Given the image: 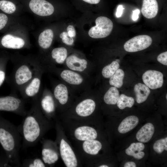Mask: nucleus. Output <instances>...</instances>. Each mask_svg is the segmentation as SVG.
<instances>
[{
	"mask_svg": "<svg viewBox=\"0 0 167 167\" xmlns=\"http://www.w3.org/2000/svg\"><path fill=\"white\" fill-rule=\"evenodd\" d=\"M38 97L33 100L32 106L27 111L21 123L18 126L24 148L33 146L40 140L49 124L42 112Z\"/></svg>",
	"mask_w": 167,
	"mask_h": 167,
	"instance_id": "1",
	"label": "nucleus"
},
{
	"mask_svg": "<svg viewBox=\"0 0 167 167\" xmlns=\"http://www.w3.org/2000/svg\"><path fill=\"white\" fill-rule=\"evenodd\" d=\"M22 139L18 126L0 115V143L11 165L21 166L19 152Z\"/></svg>",
	"mask_w": 167,
	"mask_h": 167,
	"instance_id": "2",
	"label": "nucleus"
},
{
	"mask_svg": "<svg viewBox=\"0 0 167 167\" xmlns=\"http://www.w3.org/2000/svg\"><path fill=\"white\" fill-rule=\"evenodd\" d=\"M42 68L41 66H30L26 64L17 66L12 76L15 86L20 90Z\"/></svg>",
	"mask_w": 167,
	"mask_h": 167,
	"instance_id": "3",
	"label": "nucleus"
},
{
	"mask_svg": "<svg viewBox=\"0 0 167 167\" xmlns=\"http://www.w3.org/2000/svg\"><path fill=\"white\" fill-rule=\"evenodd\" d=\"M25 103V100L15 95L0 96V111L12 112L24 117L28 111Z\"/></svg>",
	"mask_w": 167,
	"mask_h": 167,
	"instance_id": "4",
	"label": "nucleus"
},
{
	"mask_svg": "<svg viewBox=\"0 0 167 167\" xmlns=\"http://www.w3.org/2000/svg\"><path fill=\"white\" fill-rule=\"evenodd\" d=\"M96 25L92 27L88 34L94 38L106 37L111 33L113 28V24L109 18L104 16L97 18L95 20Z\"/></svg>",
	"mask_w": 167,
	"mask_h": 167,
	"instance_id": "5",
	"label": "nucleus"
},
{
	"mask_svg": "<svg viewBox=\"0 0 167 167\" xmlns=\"http://www.w3.org/2000/svg\"><path fill=\"white\" fill-rule=\"evenodd\" d=\"M43 70H40L33 78L20 90L22 98H31L34 100L38 97L41 87V76Z\"/></svg>",
	"mask_w": 167,
	"mask_h": 167,
	"instance_id": "6",
	"label": "nucleus"
},
{
	"mask_svg": "<svg viewBox=\"0 0 167 167\" xmlns=\"http://www.w3.org/2000/svg\"><path fill=\"white\" fill-rule=\"evenodd\" d=\"M152 38L147 35H140L127 41L124 45L125 51L135 52L144 50L148 47L152 43Z\"/></svg>",
	"mask_w": 167,
	"mask_h": 167,
	"instance_id": "7",
	"label": "nucleus"
},
{
	"mask_svg": "<svg viewBox=\"0 0 167 167\" xmlns=\"http://www.w3.org/2000/svg\"><path fill=\"white\" fill-rule=\"evenodd\" d=\"M142 79L145 84L152 89L161 88L164 82L163 74L155 70H148L146 71L142 75Z\"/></svg>",
	"mask_w": 167,
	"mask_h": 167,
	"instance_id": "8",
	"label": "nucleus"
},
{
	"mask_svg": "<svg viewBox=\"0 0 167 167\" xmlns=\"http://www.w3.org/2000/svg\"><path fill=\"white\" fill-rule=\"evenodd\" d=\"M40 109L44 115L50 117L55 109V104L54 96L49 92L45 91L41 96L38 97Z\"/></svg>",
	"mask_w": 167,
	"mask_h": 167,
	"instance_id": "9",
	"label": "nucleus"
},
{
	"mask_svg": "<svg viewBox=\"0 0 167 167\" xmlns=\"http://www.w3.org/2000/svg\"><path fill=\"white\" fill-rule=\"evenodd\" d=\"M59 150L61 157L66 167H76L77 166V161L73 150L63 138L60 142Z\"/></svg>",
	"mask_w": 167,
	"mask_h": 167,
	"instance_id": "10",
	"label": "nucleus"
},
{
	"mask_svg": "<svg viewBox=\"0 0 167 167\" xmlns=\"http://www.w3.org/2000/svg\"><path fill=\"white\" fill-rule=\"evenodd\" d=\"M29 6L33 13L41 16L51 15L54 11L52 4L45 0H31Z\"/></svg>",
	"mask_w": 167,
	"mask_h": 167,
	"instance_id": "11",
	"label": "nucleus"
},
{
	"mask_svg": "<svg viewBox=\"0 0 167 167\" xmlns=\"http://www.w3.org/2000/svg\"><path fill=\"white\" fill-rule=\"evenodd\" d=\"M41 159L45 164L51 165L54 164L58 159V155L52 143L49 141L44 140L42 142Z\"/></svg>",
	"mask_w": 167,
	"mask_h": 167,
	"instance_id": "12",
	"label": "nucleus"
},
{
	"mask_svg": "<svg viewBox=\"0 0 167 167\" xmlns=\"http://www.w3.org/2000/svg\"><path fill=\"white\" fill-rule=\"evenodd\" d=\"M65 62L66 66L69 69L77 72L84 71L88 66V63L86 60L80 58L74 55L67 57Z\"/></svg>",
	"mask_w": 167,
	"mask_h": 167,
	"instance_id": "13",
	"label": "nucleus"
},
{
	"mask_svg": "<svg viewBox=\"0 0 167 167\" xmlns=\"http://www.w3.org/2000/svg\"><path fill=\"white\" fill-rule=\"evenodd\" d=\"M59 75L63 81L71 85H79L84 82V79L80 74L69 69L61 71Z\"/></svg>",
	"mask_w": 167,
	"mask_h": 167,
	"instance_id": "14",
	"label": "nucleus"
},
{
	"mask_svg": "<svg viewBox=\"0 0 167 167\" xmlns=\"http://www.w3.org/2000/svg\"><path fill=\"white\" fill-rule=\"evenodd\" d=\"M74 135L78 140L85 141L95 139L97 137V133L94 128L88 126H83L75 130Z\"/></svg>",
	"mask_w": 167,
	"mask_h": 167,
	"instance_id": "15",
	"label": "nucleus"
},
{
	"mask_svg": "<svg viewBox=\"0 0 167 167\" xmlns=\"http://www.w3.org/2000/svg\"><path fill=\"white\" fill-rule=\"evenodd\" d=\"M96 104L94 100L87 99L79 103L75 108V112L79 116L86 117L91 115L94 111Z\"/></svg>",
	"mask_w": 167,
	"mask_h": 167,
	"instance_id": "16",
	"label": "nucleus"
},
{
	"mask_svg": "<svg viewBox=\"0 0 167 167\" xmlns=\"http://www.w3.org/2000/svg\"><path fill=\"white\" fill-rule=\"evenodd\" d=\"M158 11V5L156 0H143L141 13L147 19L155 17Z\"/></svg>",
	"mask_w": 167,
	"mask_h": 167,
	"instance_id": "17",
	"label": "nucleus"
},
{
	"mask_svg": "<svg viewBox=\"0 0 167 167\" xmlns=\"http://www.w3.org/2000/svg\"><path fill=\"white\" fill-rule=\"evenodd\" d=\"M1 43L5 48L14 49H19L23 48L25 44L22 38L11 34H7L2 38Z\"/></svg>",
	"mask_w": 167,
	"mask_h": 167,
	"instance_id": "18",
	"label": "nucleus"
},
{
	"mask_svg": "<svg viewBox=\"0 0 167 167\" xmlns=\"http://www.w3.org/2000/svg\"><path fill=\"white\" fill-rule=\"evenodd\" d=\"M53 95L54 99L60 104L65 105L69 98V91L67 86L62 83L58 84L54 87Z\"/></svg>",
	"mask_w": 167,
	"mask_h": 167,
	"instance_id": "19",
	"label": "nucleus"
},
{
	"mask_svg": "<svg viewBox=\"0 0 167 167\" xmlns=\"http://www.w3.org/2000/svg\"><path fill=\"white\" fill-rule=\"evenodd\" d=\"M154 127L151 123L145 124L138 131L136 138L139 142L145 143L148 142L152 138L154 132Z\"/></svg>",
	"mask_w": 167,
	"mask_h": 167,
	"instance_id": "20",
	"label": "nucleus"
},
{
	"mask_svg": "<svg viewBox=\"0 0 167 167\" xmlns=\"http://www.w3.org/2000/svg\"><path fill=\"white\" fill-rule=\"evenodd\" d=\"M139 122V120L137 116L134 115L129 116L121 122L118 127V131L122 134L127 133L135 128Z\"/></svg>",
	"mask_w": 167,
	"mask_h": 167,
	"instance_id": "21",
	"label": "nucleus"
},
{
	"mask_svg": "<svg viewBox=\"0 0 167 167\" xmlns=\"http://www.w3.org/2000/svg\"><path fill=\"white\" fill-rule=\"evenodd\" d=\"M136 100L138 103L145 101L150 93L149 88L145 84L141 83L136 84L134 87Z\"/></svg>",
	"mask_w": 167,
	"mask_h": 167,
	"instance_id": "22",
	"label": "nucleus"
},
{
	"mask_svg": "<svg viewBox=\"0 0 167 167\" xmlns=\"http://www.w3.org/2000/svg\"><path fill=\"white\" fill-rule=\"evenodd\" d=\"M54 33L51 29L45 30L39 36L38 42L39 46L43 49L49 48L51 45Z\"/></svg>",
	"mask_w": 167,
	"mask_h": 167,
	"instance_id": "23",
	"label": "nucleus"
},
{
	"mask_svg": "<svg viewBox=\"0 0 167 167\" xmlns=\"http://www.w3.org/2000/svg\"><path fill=\"white\" fill-rule=\"evenodd\" d=\"M101 143L95 139L85 141L83 144V148L84 151L88 154L91 155L97 154L102 148Z\"/></svg>",
	"mask_w": 167,
	"mask_h": 167,
	"instance_id": "24",
	"label": "nucleus"
},
{
	"mask_svg": "<svg viewBox=\"0 0 167 167\" xmlns=\"http://www.w3.org/2000/svg\"><path fill=\"white\" fill-rule=\"evenodd\" d=\"M119 96V91L117 88L112 86L105 93L104 100L108 105H114L117 104Z\"/></svg>",
	"mask_w": 167,
	"mask_h": 167,
	"instance_id": "25",
	"label": "nucleus"
},
{
	"mask_svg": "<svg viewBox=\"0 0 167 167\" xmlns=\"http://www.w3.org/2000/svg\"><path fill=\"white\" fill-rule=\"evenodd\" d=\"M67 50L63 47L55 48L53 49L51 52L52 58L58 64L63 63L67 58Z\"/></svg>",
	"mask_w": 167,
	"mask_h": 167,
	"instance_id": "26",
	"label": "nucleus"
},
{
	"mask_svg": "<svg viewBox=\"0 0 167 167\" xmlns=\"http://www.w3.org/2000/svg\"><path fill=\"white\" fill-rule=\"evenodd\" d=\"M124 77V71L119 68L115 73L109 78V83L110 85L116 88H120L123 84Z\"/></svg>",
	"mask_w": 167,
	"mask_h": 167,
	"instance_id": "27",
	"label": "nucleus"
},
{
	"mask_svg": "<svg viewBox=\"0 0 167 167\" xmlns=\"http://www.w3.org/2000/svg\"><path fill=\"white\" fill-rule=\"evenodd\" d=\"M119 66L118 62L116 61H113L103 67L101 72L102 76L105 78H109L115 73Z\"/></svg>",
	"mask_w": 167,
	"mask_h": 167,
	"instance_id": "28",
	"label": "nucleus"
},
{
	"mask_svg": "<svg viewBox=\"0 0 167 167\" xmlns=\"http://www.w3.org/2000/svg\"><path fill=\"white\" fill-rule=\"evenodd\" d=\"M134 102V99L133 97L122 94L119 96L117 104L119 108L122 109L127 107H132Z\"/></svg>",
	"mask_w": 167,
	"mask_h": 167,
	"instance_id": "29",
	"label": "nucleus"
},
{
	"mask_svg": "<svg viewBox=\"0 0 167 167\" xmlns=\"http://www.w3.org/2000/svg\"><path fill=\"white\" fill-rule=\"evenodd\" d=\"M25 167H45L46 165L41 159L38 157L24 160L21 165Z\"/></svg>",
	"mask_w": 167,
	"mask_h": 167,
	"instance_id": "30",
	"label": "nucleus"
},
{
	"mask_svg": "<svg viewBox=\"0 0 167 167\" xmlns=\"http://www.w3.org/2000/svg\"><path fill=\"white\" fill-rule=\"evenodd\" d=\"M144 148V145L142 143H134L126 149L125 152L127 155L133 156L138 152L143 151Z\"/></svg>",
	"mask_w": 167,
	"mask_h": 167,
	"instance_id": "31",
	"label": "nucleus"
},
{
	"mask_svg": "<svg viewBox=\"0 0 167 167\" xmlns=\"http://www.w3.org/2000/svg\"><path fill=\"white\" fill-rule=\"evenodd\" d=\"M0 9L6 13L11 14L15 11L16 7L12 2L2 0L0 1Z\"/></svg>",
	"mask_w": 167,
	"mask_h": 167,
	"instance_id": "32",
	"label": "nucleus"
},
{
	"mask_svg": "<svg viewBox=\"0 0 167 167\" xmlns=\"http://www.w3.org/2000/svg\"><path fill=\"white\" fill-rule=\"evenodd\" d=\"M154 151L158 153H161L164 150H167V137L156 140L153 145Z\"/></svg>",
	"mask_w": 167,
	"mask_h": 167,
	"instance_id": "33",
	"label": "nucleus"
},
{
	"mask_svg": "<svg viewBox=\"0 0 167 167\" xmlns=\"http://www.w3.org/2000/svg\"><path fill=\"white\" fill-rule=\"evenodd\" d=\"M6 62L0 60V87L6 79Z\"/></svg>",
	"mask_w": 167,
	"mask_h": 167,
	"instance_id": "34",
	"label": "nucleus"
},
{
	"mask_svg": "<svg viewBox=\"0 0 167 167\" xmlns=\"http://www.w3.org/2000/svg\"><path fill=\"white\" fill-rule=\"evenodd\" d=\"M60 37L62 38V42L65 44L69 45H72L74 43V39L68 35L67 32H63L60 35Z\"/></svg>",
	"mask_w": 167,
	"mask_h": 167,
	"instance_id": "35",
	"label": "nucleus"
},
{
	"mask_svg": "<svg viewBox=\"0 0 167 167\" xmlns=\"http://www.w3.org/2000/svg\"><path fill=\"white\" fill-rule=\"evenodd\" d=\"M157 60L161 64L167 66V52H165L159 54L157 57Z\"/></svg>",
	"mask_w": 167,
	"mask_h": 167,
	"instance_id": "36",
	"label": "nucleus"
},
{
	"mask_svg": "<svg viewBox=\"0 0 167 167\" xmlns=\"http://www.w3.org/2000/svg\"><path fill=\"white\" fill-rule=\"evenodd\" d=\"M7 21V16L4 14L0 13V30L5 26Z\"/></svg>",
	"mask_w": 167,
	"mask_h": 167,
	"instance_id": "37",
	"label": "nucleus"
},
{
	"mask_svg": "<svg viewBox=\"0 0 167 167\" xmlns=\"http://www.w3.org/2000/svg\"><path fill=\"white\" fill-rule=\"evenodd\" d=\"M67 32L71 37H75L76 36V31L74 26L71 25H69L67 28Z\"/></svg>",
	"mask_w": 167,
	"mask_h": 167,
	"instance_id": "38",
	"label": "nucleus"
},
{
	"mask_svg": "<svg viewBox=\"0 0 167 167\" xmlns=\"http://www.w3.org/2000/svg\"><path fill=\"white\" fill-rule=\"evenodd\" d=\"M124 9V8L122 5H119L118 6L116 13V17L117 18H119L121 16Z\"/></svg>",
	"mask_w": 167,
	"mask_h": 167,
	"instance_id": "39",
	"label": "nucleus"
},
{
	"mask_svg": "<svg viewBox=\"0 0 167 167\" xmlns=\"http://www.w3.org/2000/svg\"><path fill=\"white\" fill-rule=\"evenodd\" d=\"M140 13V11L137 9L133 11L132 15V19L134 21H136L139 18V15Z\"/></svg>",
	"mask_w": 167,
	"mask_h": 167,
	"instance_id": "40",
	"label": "nucleus"
},
{
	"mask_svg": "<svg viewBox=\"0 0 167 167\" xmlns=\"http://www.w3.org/2000/svg\"><path fill=\"white\" fill-rule=\"evenodd\" d=\"M145 155V153L143 151H140L134 154L133 156L135 159H140L142 158Z\"/></svg>",
	"mask_w": 167,
	"mask_h": 167,
	"instance_id": "41",
	"label": "nucleus"
},
{
	"mask_svg": "<svg viewBox=\"0 0 167 167\" xmlns=\"http://www.w3.org/2000/svg\"><path fill=\"white\" fill-rule=\"evenodd\" d=\"M124 167H136V165L133 161H129L126 162L124 165Z\"/></svg>",
	"mask_w": 167,
	"mask_h": 167,
	"instance_id": "42",
	"label": "nucleus"
},
{
	"mask_svg": "<svg viewBox=\"0 0 167 167\" xmlns=\"http://www.w3.org/2000/svg\"><path fill=\"white\" fill-rule=\"evenodd\" d=\"M87 3L91 4H97L99 3L100 0H82Z\"/></svg>",
	"mask_w": 167,
	"mask_h": 167,
	"instance_id": "43",
	"label": "nucleus"
},
{
	"mask_svg": "<svg viewBox=\"0 0 167 167\" xmlns=\"http://www.w3.org/2000/svg\"><path fill=\"white\" fill-rule=\"evenodd\" d=\"M99 167H108L109 166L106 165H102L99 166Z\"/></svg>",
	"mask_w": 167,
	"mask_h": 167,
	"instance_id": "44",
	"label": "nucleus"
},
{
	"mask_svg": "<svg viewBox=\"0 0 167 167\" xmlns=\"http://www.w3.org/2000/svg\"><path fill=\"white\" fill-rule=\"evenodd\" d=\"M115 61L116 62H118V63H119L120 62V60L119 59H116Z\"/></svg>",
	"mask_w": 167,
	"mask_h": 167,
	"instance_id": "45",
	"label": "nucleus"
},
{
	"mask_svg": "<svg viewBox=\"0 0 167 167\" xmlns=\"http://www.w3.org/2000/svg\"><path fill=\"white\" fill-rule=\"evenodd\" d=\"M166 99H167V94H166Z\"/></svg>",
	"mask_w": 167,
	"mask_h": 167,
	"instance_id": "46",
	"label": "nucleus"
}]
</instances>
